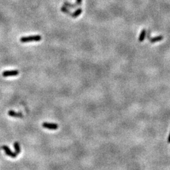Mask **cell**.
I'll list each match as a JSON object with an SVG mask.
<instances>
[{
	"mask_svg": "<svg viewBox=\"0 0 170 170\" xmlns=\"http://www.w3.org/2000/svg\"><path fill=\"white\" fill-rule=\"evenodd\" d=\"M42 40V37L39 35H30L27 37H22L20 40L22 43H28L30 42H39Z\"/></svg>",
	"mask_w": 170,
	"mask_h": 170,
	"instance_id": "6da1fadb",
	"label": "cell"
},
{
	"mask_svg": "<svg viewBox=\"0 0 170 170\" xmlns=\"http://www.w3.org/2000/svg\"><path fill=\"white\" fill-rule=\"evenodd\" d=\"M42 127L45 129H49V130H57L59 127V125L54 123L44 122L42 124Z\"/></svg>",
	"mask_w": 170,
	"mask_h": 170,
	"instance_id": "7a4b0ae2",
	"label": "cell"
},
{
	"mask_svg": "<svg viewBox=\"0 0 170 170\" xmlns=\"http://www.w3.org/2000/svg\"><path fill=\"white\" fill-rule=\"evenodd\" d=\"M1 148H2V149H3L4 151H5V154H6V155L8 156H10V157H11V158H15L17 156H18V154H17L15 152H13L12 151H11V149H10L7 146H3Z\"/></svg>",
	"mask_w": 170,
	"mask_h": 170,
	"instance_id": "3957f363",
	"label": "cell"
},
{
	"mask_svg": "<svg viewBox=\"0 0 170 170\" xmlns=\"http://www.w3.org/2000/svg\"><path fill=\"white\" fill-rule=\"evenodd\" d=\"M19 74V71L18 70H11V71H5L3 72L2 76L3 77L15 76Z\"/></svg>",
	"mask_w": 170,
	"mask_h": 170,
	"instance_id": "277c9868",
	"label": "cell"
},
{
	"mask_svg": "<svg viewBox=\"0 0 170 170\" xmlns=\"http://www.w3.org/2000/svg\"><path fill=\"white\" fill-rule=\"evenodd\" d=\"M8 115L12 117H16V118H22L23 117L22 113H18L13 110H10L8 112Z\"/></svg>",
	"mask_w": 170,
	"mask_h": 170,
	"instance_id": "5b68a950",
	"label": "cell"
},
{
	"mask_svg": "<svg viewBox=\"0 0 170 170\" xmlns=\"http://www.w3.org/2000/svg\"><path fill=\"white\" fill-rule=\"evenodd\" d=\"M82 12H83V10H82L81 8H78L77 10H76L74 12L72 13L71 14L70 16L73 18H78V17L82 13Z\"/></svg>",
	"mask_w": 170,
	"mask_h": 170,
	"instance_id": "8992f818",
	"label": "cell"
},
{
	"mask_svg": "<svg viewBox=\"0 0 170 170\" xmlns=\"http://www.w3.org/2000/svg\"><path fill=\"white\" fill-rule=\"evenodd\" d=\"M163 38L164 37H163V36H161V35L154 37H152L151 38V39H150V42H151V43L158 42L161 41L162 40H163Z\"/></svg>",
	"mask_w": 170,
	"mask_h": 170,
	"instance_id": "52a82bcc",
	"label": "cell"
},
{
	"mask_svg": "<svg viewBox=\"0 0 170 170\" xmlns=\"http://www.w3.org/2000/svg\"><path fill=\"white\" fill-rule=\"evenodd\" d=\"M146 30L145 29H143L141 30V33H140L139 37V41L140 42H142L144 40L145 37H146Z\"/></svg>",
	"mask_w": 170,
	"mask_h": 170,
	"instance_id": "ba28073f",
	"label": "cell"
},
{
	"mask_svg": "<svg viewBox=\"0 0 170 170\" xmlns=\"http://www.w3.org/2000/svg\"><path fill=\"white\" fill-rule=\"evenodd\" d=\"M64 5L66 7L68 8H71V9H74L77 7V5L76 4H72L69 2H64Z\"/></svg>",
	"mask_w": 170,
	"mask_h": 170,
	"instance_id": "9c48e42d",
	"label": "cell"
},
{
	"mask_svg": "<svg viewBox=\"0 0 170 170\" xmlns=\"http://www.w3.org/2000/svg\"><path fill=\"white\" fill-rule=\"evenodd\" d=\"M61 10L62 12H63L64 13H65V14H67V15H71V12L70 10H69V8L66 7V6H65L64 5L61 6Z\"/></svg>",
	"mask_w": 170,
	"mask_h": 170,
	"instance_id": "30bf717a",
	"label": "cell"
},
{
	"mask_svg": "<svg viewBox=\"0 0 170 170\" xmlns=\"http://www.w3.org/2000/svg\"><path fill=\"white\" fill-rule=\"evenodd\" d=\"M14 147H15V152L18 155V154H20V144L18 142H15V144H14Z\"/></svg>",
	"mask_w": 170,
	"mask_h": 170,
	"instance_id": "8fae6325",
	"label": "cell"
},
{
	"mask_svg": "<svg viewBox=\"0 0 170 170\" xmlns=\"http://www.w3.org/2000/svg\"><path fill=\"white\" fill-rule=\"evenodd\" d=\"M82 1L83 0H76V5L77 6H81L82 4Z\"/></svg>",
	"mask_w": 170,
	"mask_h": 170,
	"instance_id": "7c38bea8",
	"label": "cell"
},
{
	"mask_svg": "<svg viewBox=\"0 0 170 170\" xmlns=\"http://www.w3.org/2000/svg\"><path fill=\"white\" fill-rule=\"evenodd\" d=\"M168 143L170 144V133L169 134V136H168Z\"/></svg>",
	"mask_w": 170,
	"mask_h": 170,
	"instance_id": "4fadbf2b",
	"label": "cell"
}]
</instances>
